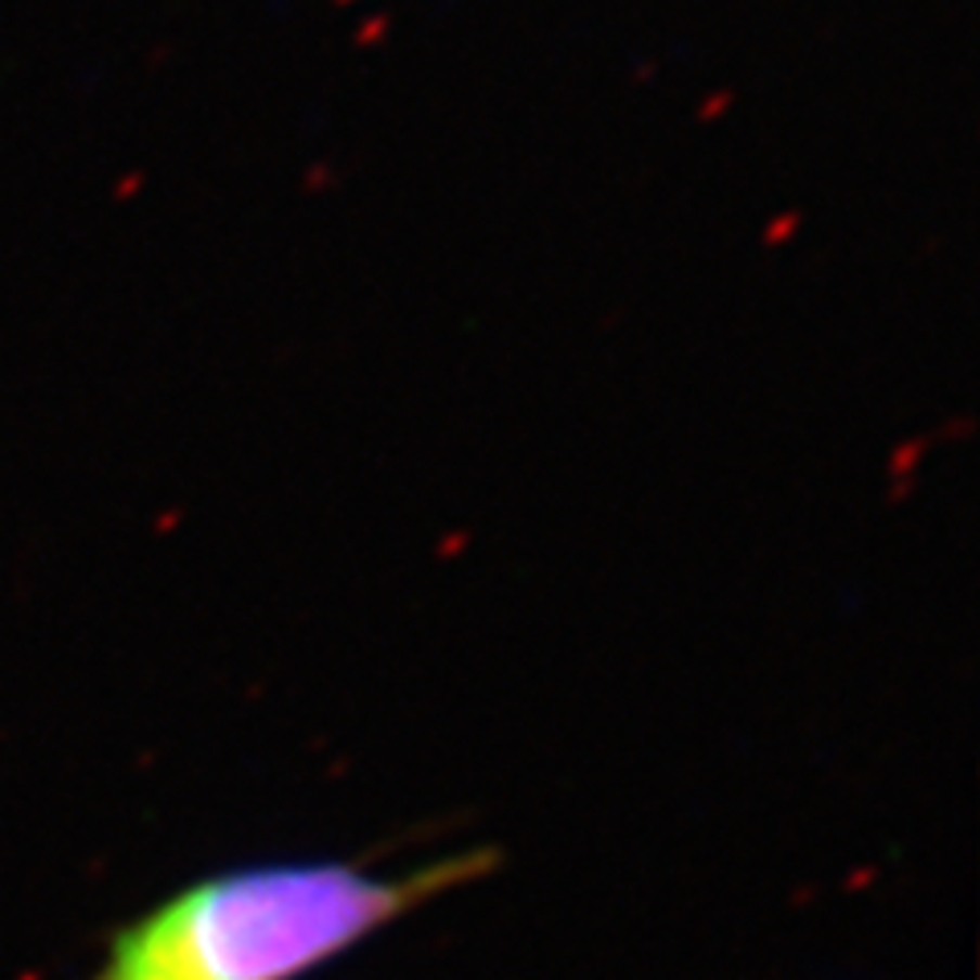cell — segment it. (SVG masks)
I'll return each mask as SVG.
<instances>
[{"mask_svg": "<svg viewBox=\"0 0 980 980\" xmlns=\"http://www.w3.org/2000/svg\"><path fill=\"white\" fill-rule=\"evenodd\" d=\"M494 866L499 850L470 846L397 875L360 862L205 875L122 924L87 980H302Z\"/></svg>", "mask_w": 980, "mask_h": 980, "instance_id": "6da1fadb", "label": "cell"}]
</instances>
